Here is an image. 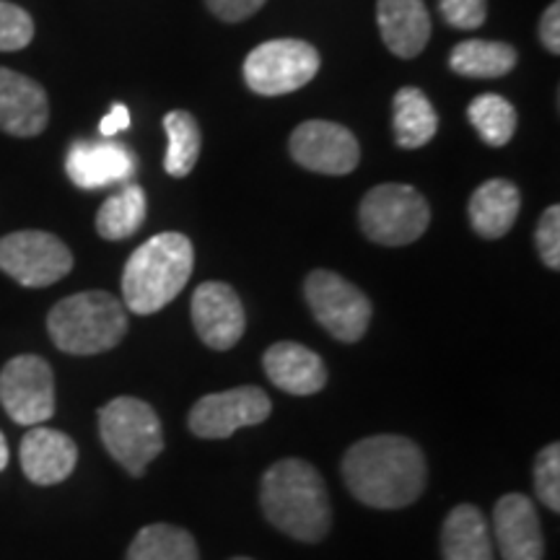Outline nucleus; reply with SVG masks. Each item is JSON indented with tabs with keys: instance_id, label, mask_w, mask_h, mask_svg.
Returning <instances> with one entry per match:
<instances>
[{
	"instance_id": "nucleus-21",
	"label": "nucleus",
	"mask_w": 560,
	"mask_h": 560,
	"mask_svg": "<svg viewBox=\"0 0 560 560\" xmlns=\"http://www.w3.org/2000/svg\"><path fill=\"white\" fill-rule=\"evenodd\" d=\"M444 560H493V537L478 506H454L441 527Z\"/></svg>"
},
{
	"instance_id": "nucleus-23",
	"label": "nucleus",
	"mask_w": 560,
	"mask_h": 560,
	"mask_svg": "<svg viewBox=\"0 0 560 560\" xmlns=\"http://www.w3.org/2000/svg\"><path fill=\"white\" fill-rule=\"evenodd\" d=\"M516 66V50L506 42L467 39L450 55V68L467 79H501Z\"/></svg>"
},
{
	"instance_id": "nucleus-13",
	"label": "nucleus",
	"mask_w": 560,
	"mask_h": 560,
	"mask_svg": "<svg viewBox=\"0 0 560 560\" xmlns=\"http://www.w3.org/2000/svg\"><path fill=\"white\" fill-rule=\"evenodd\" d=\"M192 325L198 338L213 350H231L242 340L247 317L229 283L208 280L192 293Z\"/></svg>"
},
{
	"instance_id": "nucleus-28",
	"label": "nucleus",
	"mask_w": 560,
	"mask_h": 560,
	"mask_svg": "<svg viewBox=\"0 0 560 560\" xmlns=\"http://www.w3.org/2000/svg\"><path fill=\"white\" fill-rule=\"evenodd\" d=\"M34 39V21L16 3L0 0V52H16Z\"/></svg>"
},
{
	"instance_id": "nucleus-5",
	"label": "nucleus",
	"mask_w": 560,
	"mask_h": 560,
	"mask_svg": "<svg viewBox=\"0 0 560 560\" xmlns=\"http://www.w3.org/2000/svg\"><path fill=\"white\" fill-rule=\"evenodd\" d=\"M100 436L109 457L132 478L164 452V431L156 410L138 397H115L100 410Z\"/></svg>"
},
{
	"instance_id": "nucleus-29",
	"label": "nucleus",
	"mask_w": 560,
	"mask_h": 560,
	"mask_svg": "<svg viewBox=\"0 0 560 560\" xmlns=\"http://www.w3.org/2000/svg\"><path fill=\"white\" fill-rule=\"evenodd\" d=\"M535 490L550 511H560V444H550L537 454Z\"/></svg>"
},
{
	"instance_id": "nucleus-11",
	"label": "nucleus",
	"mask_w": 560,
	"mask_h": 560,
	"mask_svg": "<svg viewBox=\"0 0 560 560\" xmlns=\"http://www.w3.org/2000/svg\"><path fill=\"white\" fill-rule=\"evenodd\" d=\"M270 410V397L260 387H234L195 402L187 423L198 439H229L247 425L265 423Z\"/></svg>"
},
{
	"instance_id": "nucleus-17",
	"label": "nucleus",
	"mask_w": 560,
	"mask_h": 560,
	"mask_svg": "<svg viewBox=\"0 0 560 560\" xmlns=\"http://www.w3.org/2000/svg\"><path fill=\"white\" fill-rule=\"evenodd\" d=\"M19 459L21 470L34 486H58L75 470L79 450L62 431L32 425V431L21 439Z\"/></svg>"
},
{
	"instance_id": "nucleus-2",
	"label": "nucleus",
	"mask_w": 560,
	"mask_h": 560,
	"mask_svg": "<svg viewBox=\"0 0 560 560\" xmlns=\"http://www.w3.org/2000/svg\"><path fill=\"white\" fill-rule=\"evenodd\" d=\"M265 516L276 529L301 542H319L330 532L332 506L317 467L304 459H280L260 488Z\"/></svg>"
},
{
	"instance_id": "nucleus-22",
	"label": "nucleus",
	"mask_w": 560,
	"mask_h": 560,
	"mask_svg": "<svg viewBox=\"0 0 560 560\" xmlns=\"http://www.w3.org/2000/svg\"><path fill=\"white\" fill-rule=\"evenodd\" d=\"M392 109H395L392 128H395V140L400 149L412 151L431 143L439 130V115L423 91L418 86H402L395 94Z\"/></svg>"
},
{
	"instance_id": "nucleus-33",
	"label": "nucleus",
	"mask_w": 560,
	"mask_h": 560,
	"mask_svg": "<svg viewBox=\"0 0 560 560\" xmlns=\"http://www.w3.org/2000/svg\"><path fill=\"white\" fill-rule=\"evenodd\" d=\"M560 3H550V9H545L540 19V39L545 50L558 55L560 52Z\"/></svg>"
},
{
	"instance_id": "nucleus-19",
	"label": "nucleus",
	"mask_w": 560,
	"mask_h": 560,
	"mask_svg": "<svg viewBox=\"0 0 560 560\" xmlns=\"http://www.w3.org/2000/svg\"><path fill=\"white\" fill-rule=\"evenodd\" d=\"M384 45L402 60L418 58L431 39V16L423 0H376Z\"/></svg>"
},
{
	"instance_id": "nucleus-18",
	"label": "nucleus",
	"mask_w": 560,
	"mask_h": 560,
	"mask_svg": "<svg viewBox=\"0 0 560 560\" xmlns=\"http://www.w3.org/2000/svg\"><path fill=\"white\" fill-rule=\"evenodd\" d=\"M265 374L278 389L296 397H310L327 384L325 361L301 342H276L265 350Z\"/></svg>"
},
{
	"instance_id": "nucleus-15",
	"label": "nucleus",
	"mask_w": 560,
	"mask_h": 560,
	"mask_svg": "<svg viewBox=\"0 0 560 560\" xmlns=\"http://www.w3.org/2000/svg\"><path fill=\"white\" fill-rule=\"evenodd\" d=\"M50 122L47 91L30 75L0 68V130L16 138H34Z\"/></svg>"
},
{
	"instance_id": "nucleus-3",
	"label": "nucleus",
	"mask_w": 560,
	"mask_h": 560,
	"mask_svg": "<svg viewBox=\"0 0 560 560\" xmlns=\"http://www.w3.org/2000/svg\"><path fill=\"white\" fill-rule=\"evenodd\" d=\"M192 242L177 231L151 236L122 270V304L132 314H156L179 296L192 276Z\"/></svg>"
},
{
	"instance_id": "nucleus-16",
	"label": "nucleus",
	"mask_w": 560,
	"mask_h": 560,
	"mask_svg": "<svg viewBox=\"0 0 560 560\" xmlns=\"http://www.w3.org/2000/svg\"><path fill=\"white\" fill-rule=\"evenodd\" d=\"M70 182L81 190H102V187L128 182L136 172V156L122 143H79L70 145L66 159Z\"/></svg>"
},
{
	"instance_id": "nucleus-20",
	"label": "nucleus",
	"mask_w": 560,
	"mask_h": 560,
	"mask_svg": "<svg viewBox=\"0 0 560 560\" xmlns=\"http://www.w3.org/2000/svg\"><path fill=\"white\" fill-rule=\"evenodd\" d=\"M522 210V192L514 182L509 179H488L472 192L467 202V215H470L472 229L482 240H501L516 223Z\"/></svg>"
},
{
	"instance_id": "nucleus-6",
	"label": "nucleus",
	"mask_w": 560,
	"mask_h": 560,
	"mask_svg": "<svg viewBox=\"0 0 560 560\" xmlns=\"http://www.w3.org/2000/svg\"><path fill=\"white\" fill-rule=\"evenodd\" d=\"M359 219L371 242L382 247H405L425 234L431 208L416 187L389 182L363 195Z\"/></svg>"
},
{
	"instance_id": "nucleus-9",
	"label": "nucleus",
	"mask_w": 560,
	"mask_h": 560,
	"mask_svg": "<svg viewBox=\"0 0 560 560\" xmlns=\"http://www.w3.org/2000/svg\"><path fill=\"white\" fill-rule=\"evenodd\" d=\"M0 270L24 289H45L73 270V255L47 231H13L0 240Z\"/></svg>"
},
{
	"instance_id": "nucleus-10",
	"label": "nucleus",
	"mask_w": 560,
	"mask_h": 560,
	"mask_svg": "<svg viewBox=\"0 0 560 560\" xmlns=\"http://www.w3.org/2000/svg\"><path fill=\"white\" fill-rule=\"evenodd\" d=\"M0 405L19 425H42L55 412V376L39 355H16L0 371Z\"/></svg>"
},
{
	"instance_id": "nucleus-36",
	"label": "nucleus",
	"mask_w": 560,
	"mask_h": 560,
	"mask_svg": "<svg viewBox=\"0 0 560 560\" xmlns=\"http://www.w3.org/2000/svg\"><path fill=\"white\" fill-rule=\"evenodd\" d=\"M231 560H252V558H231Z\"/></svg>"
},
{
	"instance_id": "nucleus-7",
	"label": "nucleus",
	"mask_w": 560,
	"mask_h": 560,
	"mask_svg": "<svg viewBox=\"0 0 560 560\" xmlns=\"http://www.w3.org/2000/svg\"><path fill=\"white\" fill-rule=\"evenodd\" d=\"M319 52L310 42L270 39L244 60V81L260 96H283L306 86L319 70Z\"/></svg>"
},
{
	"instance_id": "nucleus-4",
	"label": "nucleus",
	"mask_w": 560,
	"mask_h": 560,
	"mask_svg": "<svg viewBox=\"0 0 560 560\" xmlns=\"http://www.w3.org/2000/svg\"><path fill=\"white\" fill-rule=\"evenodd\" d=\"M47 332L62 353L96 355L120 346L128 332V310L107 291L73 293L47 314Z\"/></svg>"
},
{
	"instance_id": "nucleus-26",
	"label": "nucleus",
	"mask_w": 560,
	"mask_h": 560,
	"mask_svg": "<svg viewBox=\"0 0 560 560\" xmlns=\"http://www.w3.org/2000/svg\"><path fill=\"white\" fill-rule=\"evenodd\" d=\"M164 130H166V138H170L164 170L170 177H187L200 159V145H202L200 125L190 112L174 109L164 117Z\"/></svg>"
},
{
	"instance_id": "nucleus-27",
	"label": "nucleus",
	"mask_w": 560,
	"mask_h": 560,
	"mask_svg": "<svg viewBox=\"0 0 560 560\" xmlns=\"http://www.w3.org/2000/svg\"><path fill=\"white\" fill-rule=\"evenodd\" d=\"M467 120L478 130L482 143L501 149L516 132V109L509 100L499 94H480L475 96L467 107Z\"/></svg>"
},
{
	"instance_id": "nucleus-32",
	"label": "nucleus",
	"mask_w": 560,
	"mask_h": 560,
	"mask_svg": "<svg viewBox=\"0 0 560 560\" xmlns=\"http://www.w3.org/2000/svg\"><path fill=\"white\" fill-rule=\"evenodd\" d=\"M265 3H268V0H206L208 11L213 13L215 19L229 21V24H240V21L252 19Z\"/></svg>"
},
{
	"instance_id": "nucleus-31",
	"label": "nucleus",
	"mask_w": 560,
	"mask_h": 560,
	"mask_svg": "<svg viewBox=\"0 0 560 560\" xmlns=\"http://www.w3.org/2000/svg\"><path fill=\"white\" fill-rule=\"evenodd\" d=\"M537 252H540L545 268L560 270V208L550 206L542 213L535 231Z\"/></svg>"
},
{
	"instance_id": "nucleus-8",
	"label": "nucleus",
	"mask_w": 560,
	"mask_h": 560,
	"mask_svg": "<svg viewBox=\"0 0 560 560\" xmlns=\"http://www.w3.org/2000/svg\"><path fill=\"white\" fill-rule=\"evenodd\" d=\"M314 319L340 342H359L369 330L371 301L350 280L330 270L310 272L304 283Z\"/></svg>"
},
{
	"instance_id": "nucleus-34",
	"label": "nucleus",
	"mask_w": 560,
	"mask_h": 560,
	"mask_svg": "<svg viewBox=\"0 0 560 560\" xmlns=\"http://www.w3.org/2000/svg\"><path fill=\"white\" fill-rule=\"evenodd\" d=\"M130 128V109L125 104H115L107 117H104L100 125V132L104 138H115L117 132L128 130Z\"/></svg>"
},
{
	"instance_id": "nucleus-14",
	"label": "nucleus",
	"mask_w": 560,
	"mask_h": 560,
	"mask_svg": "<svg viewBox=\"0 0 560 560\" xmlns=\"http://www.w3.org/2000/svg\"><path fill=\"white\" fill-rule=\"evenodd\" d=\"M493 542L503 560H542L545 537L535 503L522 493H509L493 509Z\"/></svg>"
},
{
	"instance_id": "nucleus-1",
	"label": "nucleus",
	"mask_w": 560,
	"mask_h": 560,
	"mask_svg": "<svg viewBox=\"0 0 560 560\" xmlns=\"http://www.w3.org/2000/svg\"><path fill=\"white\" fill-rule=\"evenodd\" d=\"M355 501L371 509H405L425 488V457L416 441L382 433L353 444L340 465Z\"/></svg>"
},
{
	"instance_id": "nucleus-30",
	"label": "nucleus",
	"mask_w": 560,
	"mask_h": 560,
	"mask_svg": "<svg viewBox=\"0 0 560 560\" xmlns=\"http://www.w3.org/2000/svg\"><path fill=\"white\" fill-rule=\"evenodd\" d=\"M441 16L454 30H480L488 19V0H439Z\"/></svg>"
},
{
	"instance_id": "nucleus-24",
	"label": "nucleus",
	"mask_w": 560,
	"mask_h": 560,
	"mask_svg": "<svg viewBox=\"0 0 560 560\" xmlns=\"http://www.w3.org/2000/svg\"><path fill=\"white\" fill-rule=\"evenodd\" d=\"M145 213H149V202L140 185H125L120 192L104 200V206L96 213V231L102 240L122 242L143 226Z\"/></svg>"
},
{
	"instance_id": "nucleus-25",
	"label": "nucleus",
	"mask_w": 560,
	"mask_h": 560,
	"mask_svg": "<svg viewBox=\"0 0 560 560\" xmlns=\"http://www.w3.org/2000/svg\"><path fill=\"white\" fill-rule=\"evenodd\" d=\"M128 560H200V556L190 532L159 522L138 532L128 548Z\"/></svg>"
},
{
	"instance_id": "nucleus-12",
	"label": "nucleus",
	"mask_w": 560,
	"mask_h": 560,
	"mask_svg": "<svg viewBox=\"0 0 560 560\" xmlns=\"http://www.w3.org/2000/svg\"><path fill=\"white\" fill-rule=\"evenodd\" d=\"M291 156L304 170L342 177L359 166L361 149L353 132L330 120L301 122L289 140Z\"/></svg>"
},
{
	"instance_id": "nucleus-35",
	"label": "nucleus",
	"mask_w": 560,
	"mask_h": 560,
	"mask_svg": "<svg viewBox=\"0 0 560 560\" xmlns=\"http://www.w3.org/2000/svg\"><path fill=\"white\" fill-rule=\"evenodd\" d=\"M5 465H9V441H5L3 431H0V472L5 470Z\"/></svg>"
}]
</instances>
